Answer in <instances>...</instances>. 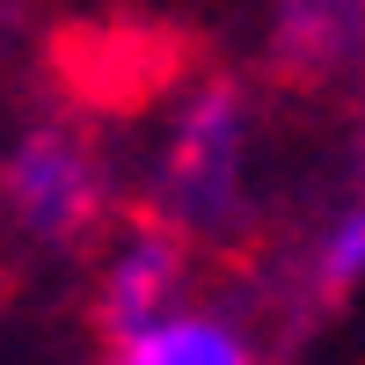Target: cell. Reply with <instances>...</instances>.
Segmentation results:
<instances>
[{"instance_id":"cell-1","label":"cell","mask_w":365,"mask_h":365,"mask_svg":"<svg viewBox=\"0 0 365 365\" xmlns=\"http://www.w3.org/2000/svg\"><path fill=\"white\" fill-rule=\"evenodd\" d=\"M249 154H256V103L249 81L205 73L182 88L168 139L146 168V220L175 227L190 249H220L249 220Z\"/></svg>"},{"instance_id":"cell-2","label":"cell","mask_w":365,"mask_h":365,"mask_svg":"<svg viewBox=\"0 0 365 365\" xmlns=\"http://www.w3.org/2000/svg\"><path fill=\"white\" fill-rule=\"evenodd\" d=\"M0 220L29 249H88L117 220V175L81 117H44L0 154Z\"/></svg>"},{"instance_id":"cell-3","label":"cell","mask_w":365,"mask_h":365,"mask_svg":"<svg viewBox=\"0 0 365 365\" xmlns=\"http://www.w3.org/2000/svg\"><path fill=\"white\" fill-rule=\"evenodd\" d=\"M263 81L299 103H365V0H263Z\"/></svg>"},{"instance_id":"cell-4","label":"cell","mask_w":365,"mask_h":365,"mask_svg":"<svg viewBox=\"0 0 365 365\" xmlns=\"http://www.w3.org/2000/svg\"><path fill=\"white\" fill-rule=\"evenodd\" d=\"M190 241H182L175 227L146 220V212H132L125 241L110 249L103 278H96V299H88V322H96V336L117 351L146 336V329H161L175 307H182V285H190Z\"/></svg>"},{"instance_id":"cell-5","label":"cell","mask_w":365,"mask_h":365,"mask_svg":"<svg viewBox=\"0 0 365 365\" xmlns=\"http://www.w3.org/2000/svg\"><path fill=\"white\" fill-rule=\"evenodd\" d=\"M299 278H307L314 307H344V299L365 285V205H336L329 220L314 227L307 256H299Z\"/></svg>"},{"instance_id":"cell-6","label":"cell","mask_w":365,"mask_h":365,"mask_svg":"<svg viewBox=\"0 0 365 365\" xmlns=\"http://www.w3.org/2000/svg\"><path fill=\"white\" fill-rule=\"evenodd\" d=\"M154 336V358L161 365H263L256 336L241 329L234 314H212V307H175Z\"/></svg>"},{"instance_id":"cell-7","label":"cell","mask_w":365,"mask_h":365,"mask_svg":"<svg viewBox=\"0 0 365 365\" xmlns=\"http://www.w3.org/2000/svg\"><path fill=\"white\" fill-rule=\"evenodd\" d=\"M110 365H161V358H154V336H132V344H117V351H110Z\"/></svg>"},{"instance_id":"cell-8","label":"cell","mask_w":365,"mask_h":365,"mask_svg":"<svg viewBox=\"0 0 365 365\" xmlns=\"http://www.w3.org/2000/svg\"><path fill=\"white\" fill-rule=\"evenodd\" d=\"M351 190H358V205H365V125H358V139H351Z\"/></svg>"}]
</instances>
